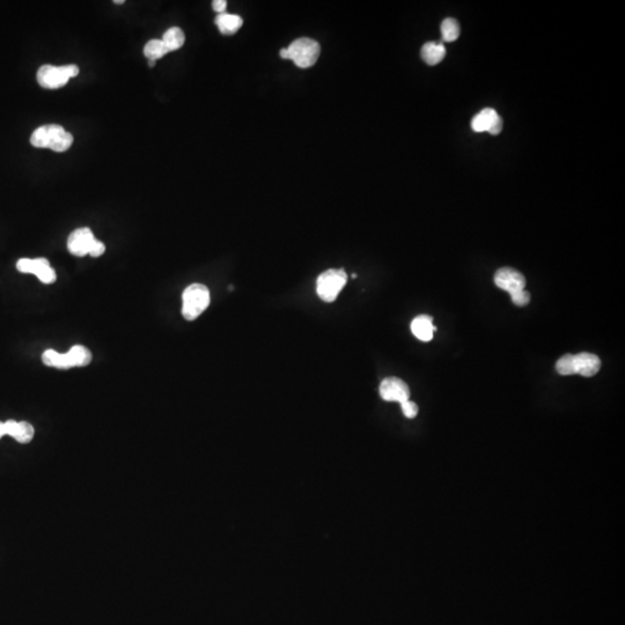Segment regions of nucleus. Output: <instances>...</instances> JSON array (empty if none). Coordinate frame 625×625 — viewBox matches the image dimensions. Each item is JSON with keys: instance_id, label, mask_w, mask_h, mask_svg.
I'll return each mask as SVG.
<instances>
[{"instance_id": "f257e3e1", "label": "nucleus", "mask_w": 625, "mask_h": 625, "mask_svg": "<svg viewBox=\"0 0 625 625\" xmlns=\"http://www.w3.org/2000/svg\"><path fill=\"white\" fill-rule=\"evenodd\" d=\"M182 315L188 321H194L210 305V291L204 284H191L182 295Z\"/></svg>"}, {"instance_id": "f03ea898", "label": "nucleus", "mask_w": 625, "mask_h": 625, "mask_svg": "<svg viewBox=\"0 0 625 625\" xmlns=\"http://www.w3.org/2000/svg\"><path fill=\"white\" fill-rule=\"evenodd\" d=\"M79 74V67L76 65H43L38 71V83L47 90H57L65 86L69 80Z\"/></svg>"}, {"instance_id": "7ed1b4c3", "label": "nucleus", "mask_w": 625, "mask_h": 625, "mask_svg": "<svg viewBox=\"0 0 625 625\" xmlns=\"http://www.w3.org/2000/svg\"><path fill=\"white\" fill-rule=\"evenodd\" d=\"M286 49L289 59L300 69H308L314 65L321 52L318 42L307 38H298Z\"/></svg>"}, {"instance_id": "20e7f679", "label": "nucleus", "mask_w": 625, "mask_h": 625, "mask_svg": "<svg viewBox=\"0 0 625 625\" xmlns=\"http://www.w3.org/2000/svg\"><path fill=\"white\" fill-rule=\"evenodd\" d=\"M348 275L343 269H330L318 276L316 291L318 297L325 302H332L346 286Z\"/></svg>"}, {"instance_id": "39448f33", "label": "nucleus", "mask_w": 625, "mask_h": 625, "mask_svg": "<svg viewBox=\"0 0 625 625\" xmlns=\"http://www.w3.org/2000/svg\"><path fill=\"white\" fill-rule=\"evenodd\" d=\"M379 391H380L382 400L387 402L403 403V402L408 401L410 398V389H409L408 384L398 378H386L381 382Z\"/></svg>"}, {"instance_id": "423d86ee", "label": "nucleus", "mask_w": 625, "mask_h": 625, "mask_svg": "<svg viewBox=\"0 0 625 625\" xmlns=\"http://www.w3.org/2000/svg\"><path fill=\"white\" fill-rule=\"evenodd\" d=\"M471 129L475 132H489L491 135H499L503 130V120L494 109L485 108L473 118Z\"/></svg>"}, {"instance_id": "0eeeda50", "label": "nucleus", "mask_w": 625, "mask_h": 625, "mask_svg": "<svg viewBox=\"0 0 625 625\" xmlns=\"http://www.w3.org/2000/svg\"><path fill=\"white\" fill-rule=\"evenodd\" d=\"M94 241L95 238L90 228H76L69 235L67 249L72 255L83 257L90 254V247Z\"/></svg>"}, {"instance_id": "6e6552de", "label": "nucleus", "mask_w": 625, "mask_h": 625, "mask_svg": "<svg viewBox=\"0 0 625 625\" xmlns=\"http://www.w3.org/2000/svg\"><path fill=\"white\" fill-rule=\"evenodd\" d=\"M494 283L501 290L512 294L517 291L525 290L526 278L518 270L501 268L494 275Z\"/></svg>"}, {"instance_id": "1a4fd4ad", "label": "nucleus", "mask_w": 625, "mask_h": 625, "mask_svg": "<svg viewBox=\"0 0 625 625\" xmlns=\"http://www.w3.org/2000/svg\"><path fill=\"white\" fill-rule=\"evenodd\" d=\"M64 132H65V129L63 128L62 125H42L33 132L31 144L38 149H51L54 143Z\"/></svg>"}, {"instance_id": "9d476101", "label": "nucleus", "mask_w": 625, "mask_h": 625, "mask_svg": "<svg viewBox=\"0 0 625 625\" xmlns=\"http://www.w3.org/2000/svg\"><path fill=\"white\" fill-rule=\"evenodd\" d=\"M574 374L581 377H594L601 368V360L596 355L583 352L574 356Z\"/></svg>"}, {"instance_id": "9b49d317", "label": "nucleus", "mask_w": 625, "mask_h": 625, "mask_svg": "<svg viewBox=\"0 0 625 625\" xmlns=\"http://www.w3.org/2000/svg\"><path fill=\"white\" fill-rule=\"evenodd\" d=\"M435 330L437 328L433 325V318L428 315H419L412 321V334L421 342H430L433 339Z\"/></svg>"}, {"instance_id": "f8f14e48", "label": "nucleus", "mask_w": 625, "mask_h": 625, "mask_svg": "<svg viewBox=\"0 0 625 625\" xmlns=\"http://www.w3.org/2000/svg\"><path fill=\"white\" fill-rule=\"evenodd\" d=\"M421 55L423 60L428 65H437L445 58L446 49L442 43L428 42L423 45Z\"/></svg>"}, {"instance_id": "ddd939ff", "label": "nucleus", "mask_w": 625, "mask_h": 625, "mask_svg": "<svg viewBox=\"0 0 625 625\" xmlns=\"http://www.w3.org/2000/svg\"><path fill=\"white\" fill-rule=\"evenodd\" d=\"M214 22L217 24L218 29L220 31V33L225 35H232L235 34L242 27L243 20L241 17L235 15V14L222 13L218 14Z\"/></svg>"}, {"instance_id": "4468645a", "label": "nucleus", "mask_w": 625, "mask_h": 625, "mask_svg": "<svg viewBox=\"0 0 625 625\" xmlns=\"http://www.w3.org/2000/svg\"><path fill=\"white\" fill-rule=\"evenodd\" d=\"M42 362L49 367H55L60 370H67L72 366L69 353H59L55 350L49 349L42 355Z\"/></svg>"}, {"instance_id": "2eb2a0df", "label": "nucleus", "mask_w": 625, "mask_h": 625, "mask_svg": "<svg viewBox=\"0 0 625 625\" xmlns=\"http://www.w3.org/2000/svg\"><path fill=\"white\" fill-rule=\"evenodd\" d=\"M163 42L168 51H175L182 48L186 42V35L179 27H172L163 34Z\"/></svg>"}, {"instance_id": "dca6fc26", "label": "nucleus", "mask_w": 625, "mask_h": 625, "mask_svg": "<svg viewBox=\"0 0 625 625\" xmlns=\"http://www.w3.org/2000/svg\"><path fill=\"white\" fill-rule=\"evenodd\" d=\"M50 266L47 259H21L17 261V269L21 273H34L38 276L42 270Z\"/></svg>"}, {"instance_id": "f3484780", "label": "nucleus", "mask_w": 625, "mask_h": 625, "mask_svg": "<svg viewBox=\"0 0 625 625\" xmlns=\"http://www.w3.org/2000/svg\"><path fill=\"white\" fill-rule=\"evenodd\" d=\"M67 353H69L70 359L72 362L73 367L87 366V365H90L92 358H93L90 350L83 346H74Z\"/></svg>"}, {"instance_id": "a211bd4d", "label": "nucleus", "mask_w": 625, "mask_h": 625, "mask_svg": "<svg viewBox=\"0 0 625 625\" xmlns=\"http://www.w3.org/2000/svg\"><path fill=\"white\" fill-rule=\"evenodd\" d=\"M168 49L163 43V40H151L144 47V55L149 60H158L163 58V56L168 54Z\"/></svg>"}, {"instance_id": "6ab92c4d", "label": "nucleus", "mask_w": 625, "mask_h": 625, "mask_svg": "<svg viewBox=\"0 0 625 625\" xmlns=\"http://www.w3.org/2000/svg\"><path fill=\"white\" fill-rule=\"evenodd\" d=\"M460 31H460V24L455 19L448 17L442 21L441 35L446 42L456 41L459 38Z\"/></svg>"}, {"instance_id": "aec40b11", "label": "nucleus", "mask_w": 625, "mask_h": 625, "mask_svg": "<svg viewBox=\"0 0 625 625\" xmlns=\"http://www.w3.org/2000/svg\"><path fill=\"white\" fill-rule=\"evenodd\" d=\"M35 430L33 425L29 424L28 421H19L17 423V432L14 435L13 438L20 444H28L34 438Z\"/></svg>"}, {"instance_id": "412c9836", "label": "nucleus", "mask_w": 625, "mask_h": 625, "mask_svg": "<svg viewBox=\"0 0 625 625\" xmlns=\"http://www.w3.org/2000/svg\"><path fill=\"white\" fill-rule=\"evenodd\" d=\"M556 370L560 375H574V355H565L556 363Z\"/></svg>"}, {"instance_id": "4be33fe9", "label": "nucleus", "mask_w": 625, "mask_h": 625, "mask_svg": "<svg viewBox=\"0 0 625 625\" xmlns=\"http://www.w3.org/2000/svg\"><path fill=\"white\" fill-rule=\"evenodd\" d=\"M510 295H511L513 304L517 305L519 307L527 306L529 304V301H530V294L526 290L517 291V292L510 294Z\"/></svg>"}, {"instance_id": "5701e85b", "label": "nucleus", "mask_w": 625, "mask_h": 625, "mask_svg": "<svg viewBox=\"0 0 625 625\" xmlns=\"http://www.w3.org/2000/svg\"><path fill=\"white\" fill-rule=\"evenodd\" d=\"M36 277L41 280L42 283L52 284L57 278V275H56L55 270L52 269L51 266H49L42 270Z\"/></svg>"}, {"instance_id": "b1692460", "label": "nucleus", "mask_w": 625, "mask_h": 625, "mask_svg": "<svg viewBox=\"0 0 625 625\" xmlns=\"http://www.w3.org/2000/svg\"><path fill=\"white\" fill-rule=\"evenodd\" d=\"M402 412L407 418H415L418 414V407L415 402L405 401L401 403Z\"/></svg>"}, {"instance_id": "393cba45", "label": "nucleus", "mask_w": 625, "mask_h": 625, "mask_svg": "<svg viewBox=\"0 0 625 625\" xmlns=\"http://www.w3.org/2000/svg\"><path fill=\"white\" fill-rule=\"evenodd\" d=\"M104 250H106V245L95 238V241L93 242V245L90 247V255L92 257H100L104 254Z\"/></svg>"}, {"instance_id": "a878e982", "label": "nucleus", "mask_w": 625, "mask_h": 625, "mask_svg": "<svg viewBox=\"0 0 625 625\" xmlns=\"http://www.w3.org/2000/svg\"><path fill=\"white\" fill-rule=\"evenodd\" d=\"M17 423H19V421H13V419L5 421V431H6L7 435L14 437L15 432H17Z\"/></svg>"}, {"instance_id": "bb28decb", "label": "nucleus", "mask_w": 625, "mask_h": 625, "mask_svg": "<svg viewBox=\"0 0 625 625\" xmlns=\"http://www.w3.org/2000/svg\"><path fill=\"white\" fill-rule=\"evenodd\" d=\"M212 7H213V10L217 13H225V10L227 7V1L226 0H214L213 3H212Z\"/></svg>"}, {"instance_id": "cd10ccee", "label": "nucleus", "mask_w": 625, "mask_h": 625, "mask_svg": "<svg viewBox=\"0 0 625 625\" xmlns=\"http://www.w3.org/2000/svg\"><path fill=\"white\" fill-rule=\"evenodd\" d=\"M3 435H6V431H5V423L0 421V438L3 437Z\"/></svg>"}, {"instance_id": "c85d7f7f", "label": "nucleus", "mask_w": 625, "mask_h": 625, "mask_svg": "<svg viewBox=\"0 0 625 625\" xmlns=\"http://www.w3.org/2000/svg\"><path fill=\"white\" fill-rule=\"evenodd\" d=\"M280 57L283 59H289V55H287V49H282L280 50Z\"/></svg>"}, {"instance_id": "c756f323", "label": "nucleus", "mask_w": 625, "mask_h": 625, "mask_svg": "<svg viewBox=\"0 0 625 625\" xmlns=\"http://www.w3.org/2000/svg\"><path fill=\"white\" fill-rule=\"evenodd\" d=\"M156 60H149V65L152 67V66L156 65Z\"/></svg>"}, {"instance_id": "7c9ffc66", "label": "nucleus", "mask_w": 625, "mask_h": 625, "mask_svg": "<svg viewBox=\"0 0 625 625\" xmlns=\"http://www.w3.org/2000/svg\"><path fill=\"white\" fill-rule=\"evenodd\" d=\"M115 3H124V0H115Z\"/></svg>"}]
</instances>
